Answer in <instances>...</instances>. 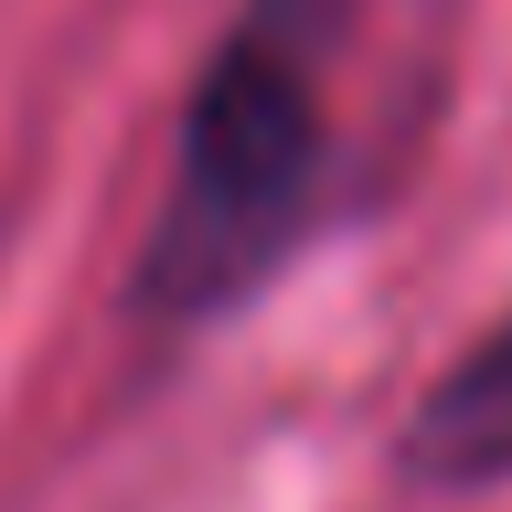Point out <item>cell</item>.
Here are the masks:
<instances>
[{
    "mask_svg": "<svg viewBox=\"0 0 512 512\" xmlns=\"http://www.w3.org/2000/svg\"><path fill=\"white\" fill-rule=\"evenodd\" d=\"M331 11L342 0H246L235 32L214 43L203 86L171 139V192L150 214L128 310L150 331H192V320L235 310L288 235L320 203V54H331Z\"/></svg>",
    "mask_w": 512,
    "mask_h": 512,
    "instance_id": "6da1fadb",
    "label": "cell"
},
{
    "mask_svg": "<svg viewBox=\"0 0 512 512\" xmlns=\"http://www.w3.org/2000/svg\"><path fill=\"white\" fill-rule=\"evenodd\" d=\"M406 470L438 480V491H470V480H502L512 470V310L491 320L427 395H416Z\"/></svg>",
    "mask_w": 512,
    "mask_h": 512,
    "instance_id": "7a4b0ae2",
    "label": "cell"
}]
</instances>
